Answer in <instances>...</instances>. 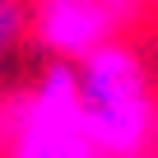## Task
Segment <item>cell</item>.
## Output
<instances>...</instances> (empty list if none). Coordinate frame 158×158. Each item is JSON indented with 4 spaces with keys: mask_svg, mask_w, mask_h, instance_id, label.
Returning a JSON list of instances; mask_svg holds the SVG:
<instances>
[{
    "mask_svg": "<svg viewBox=\"0 0 158 158\" xmlns=\"http://www.w3.org/2000/svg\"><path fill=\"white\" fill-rule=\"evenodd\" d=\"M28 28H33V10L23 0H0V56H5Z\"/></svg>",
    "mask_w": 158,
    "mask_h": 158,
    "instance_id": "obj_4",
    "label": "cell"
},
{
    "mask_svg": "<svg viewBox=\"0 0 158 158\" xmlns=\"http://www.w3.org/2000/svg\"><path fill=\"white\" fill-rule=\"evenodd\" d=\"M84 130L102 158H144L158 144V93L126 37H112L74 60Z\"/></svg>",
    "mask_w": 158,
    "mask_h": 158,
    "instance_id": "obj_1",
    "label": "cell"
},
{
    "mask_svg": "<svg viewBox=\"0 0 158 158\" xmlns=\"http://www.w3.org/2000/svg\"><path fill=\"white\" fill-rule=\"evenodd\" d=\"M139 19V0H37L33 5V37L60 56L79 60L93 47L121 37Z\"/></svg>",
    "mask_w": 158,
    "mask_h": 158,
    "instance_id": "obj_3",
    "label": "cell"
},
{
    "mask_svg": "<svg viewBox=\"0 0 158 158\" xmlns=\"http://www.w3.org/2000/svg\"><path fill=\"white\" fill-rule=\"evenodd\" d=\"M0 158H5V135H0Z\"/></svg>",
    "mask_w": 158,
    "mask_h": 158,
    "instance_id": "obj_5",
    "label": "cell"
},
{
    "mask_svg": "<svg viewBox=\"0 0 158 158\" xmlns=\"http://www.w3.org/2000/svg\"><path fill=\"white\" fill-rule=\"evenodd\" d=\"M5 158H102L84 130L74 60H51L28 93L0 102Z\"/></svg>",
    "mask_w": 158,
    "mask_h": 158,
    "instance_id": "obj_2",
    "label": "cell"
}]
</instances>
